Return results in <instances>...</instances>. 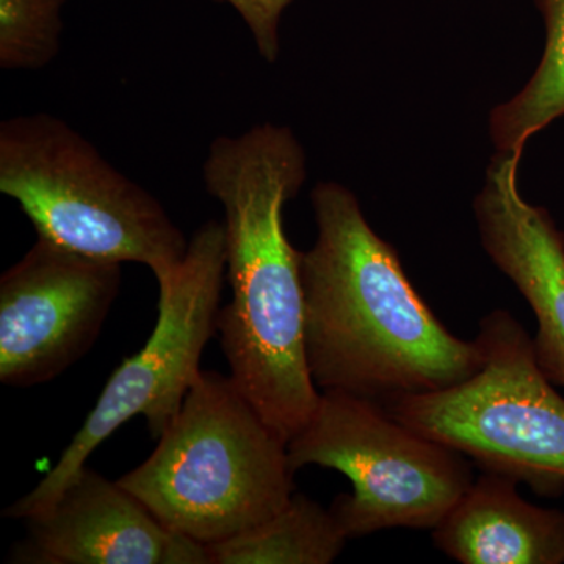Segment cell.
<instances>
[{"label":"cell","mask_w":564,"mask_h":564,"mask_svg":"<svg viewBox=\"0 0 564 564\" xmlns=\"http://www.w3.org/2000/svg\"><path fill=\"white\" fill-rule=\"evenodd\" d=\"M68 0H0V68L39 70L61 54Z\"/></svg>","instance_id":"obj_14"},{"label":"cell","mask_w":564,"mask_h":564,"mask_svg":"<svg viewBox=\"0 0 564 564\" xmlns=\"http://www.w3.org/2000/svg\"><path fill=\"white\" fill-rule=\"evenodd\" d=\"M518 484L484 470L434 527V545L463 564H563V511L527 502Z\"/></svg>","instance_id":"obj_11"},{"label":"cell","mask_w":564,"mask_h":564,"mask_svg":"<svg viewBox=\"0 0 564 564\" xmlns=\"http://www.w3.org/2000/svg\"><path fill=\"white\" fill-rule=\"evenodd\" d=\"M0 192L18 203L40 239L101 261L141 263L155 281L187 254L191 242L161 202L52 115L2 121Z\"/></svg>","instance_id":"obj_4"},{"label":"cell","mask_w":564,"mask_h":564,"mask_svg":"<svg viewBox=\"0 0 564 564\" xmlns=\"http://www.w3.org/2000/svg\"><path fill=\"white\" fill-rule=\"evenodd\" d=\"M521 152H497L474 214L486 254L536 317L533 350L545 377L564 386V234L519 191Z\"/></svg>","instance_id":"obj_10"},{"label":"cell","mask_w":564,"mask_h":564,"mask_svg":"<svg viewBox=\"0 0 564 564\" xmlns=\"http://www.w3.org/2000/svg\"><path fill=\"white\" fill-rule=\"evenodd\" d=\"M228 3L250 29L256 50L263 61L280 57V24L282 14L292 0H218Z\"/></svg>","instance_id":"obj_15"},{"label":"cell","mask_w":564,"mask_h":564,"mask_svg":"<svg viewBox=\"0 0 564 564\" xmlns=\"http://www.w3.org/2000/svg\"><path fill=\"white\" fill-rule=\"evenodd\" d=\"M329 508L293 492L280 513L254 529L207 545L210 564H328L347 544Z\"/></svg>","instance_id":"obj_12"},{"label":"cell","mask_w":564,"mask_h":564,"mask_svg":"<svg viewBox=\"0 0 564 564\" xmlns=\"http://www.w3.org/2000/svg\"><path fill=\"white\" fill-rule=\"evenodd\" d=\"M288 452L295 474L321 466L351 481L352 492L329 508L348 540L397 527L433 530L475 481L462 452L415 432L384 404L345 392H322Z\"/></svg>","instance_id":"obj_6"},{"label":"cell","mask_w":564,"mask_h":564,"mask_svg":"<svg viewBox=\"0 0 564 564\" xmlns=\"http://www.w3.org/2000/svg\"><path fill=\"white\" fill-rule=\"evenodd\" d=\"M306 177L302 143L272 122L217 137L203 165L206 192L225 210L232 299L217 333L229 377L285 443L310 422L322 395L304 352L302 252L284 229L285 204Z\"/></svg>","instance_id":"obj_1"},{"label":"cell","mask_w":564,"mask_h":564,"mask_svg":"<svg viewBox=\"0 0 564 564\" xmlns=\"http://www.w3.org/2000/svg\"><path fill=\"white\" fill-rule=\"evenodd\" d=\"M121 265L39 237L0 278V383H47L79 361L120 295Z\"/></svg>","instance_id":"obj_8"},{"label":"cell","mask_w":564,"mask_h":564,"mask_svg":"<svg viewBox=\"0 0 564 564\" xmlns=\"http://www.w3.org/2000/svg\"><path fill=\"white\" fill-rule=\"evenodd\" d=\"M545 25L543 58L510 101L494 107L489 135L497 152H522L527 141L564 117V0H534Z\"/></svg>","instance_id":"obj_13"},{"label":"cell","mask_w":564,"mask_h":564,"mask_svg":"<svg viewBox=\"0 0 564 564\" xmlns=\"http://www.w3.org/2000/svg\"><path fill=\"white\" fill-rule=\"evenodd\" d=\"M481 364L441 391L402 397L386 410L415 432L462 452L486 473L534 491L564 488V399L536 361L533 337L508 311L480 321Z\"/></svg>","instance_id":"obj_5"},{"label":"cell","mask_w":564,"mask_h":564,"mask_svg":"<svg viewBox=\"0 0 564 564\" xmlns=\"http://www.w3.org/2000/svg\"><path fill=\"white\" fill-rule=\"evenodd\" d=\"M293 477L288 443L232 378L202 370L158 447L118 484L170 530L210 545L280 513Z\"/></svg>","instance_id":"obj_3"},{"label":"cell","mask_w":564,"mask_h":564,"mask_svg":"<svg viewBox=\"0 0 564 564\" xmlns=\"http://www.w3.org/2000/svg\"><path fill=\"white\" fill-rule=\"evenodd\" d=\"M225 280V223L207 221L193 236L184 261L158 280V322L147 345L115 370L57 464L7 507L3 518L24 521L47 510L93 452L135 415L147 419L154 440L165 432L202 373L204 348L217 333Z\"/></svg>","instance_id":"obj_7"},{"label":"cell","mask_w":564,"mask_h":564,"mask_svg":"<svg viewBox=\"0 0 564 564\" xmlns=\"http://www.w3.org/2000/svg\"><path fill=\"white\" fill-rule=\"evenodd\" d=\"M11 562L210 564L207 545L170 530L118 481L84 466L47 510L24 519Z\"/></svg>","instance_id":"obj_9"},{"label":"cell","mask_w":564,"mask_h":564,"mask_svg":"<svg viewBox=\"0 0 564 564\" xmlns=\"http://www.w3.org/2000/svg\"><path fill=\"white\" fill-rule=\"evenodd\" d=\"M317 239L302 252L304 352L322 392L388 404L477 372L481 352L448 332L404 273L399 252L339 182L311 193Z\"/></svg>","instance_id":"obj_2"}]
</instances>
